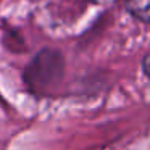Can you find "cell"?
I'll return each mask as SVG.
<instances>
[{
	"mask_svg": "<svg viewBox=\"0 0 150 150\" xmlns=\"http://www.w3.org/2000/svg\"><path fill=\"white\" fill-rule=\"evenodd\" d=\"M144 71H145V74H149L150 76V53L149 55L145 57V58H144Z\"/></svg>",
	"mask_w": 150,
	"mask_h": 150,
	"instance_id": "obj_2",
	"label": "cell"
},
{
	"mask_svg": "<svg viewBox=\"0 0 150 150\" xmlns=\"http://www.w3.org/2000/svg\"><path fill=\"white\" fill-rule=\"evenodd\" d=\"M124 5L132 16L150 23V0H124Z\"/></svg>",
	"mask_w": 150,
	"mask_h": 150,
	"instance_id": "obj_1",
	"label": "cell"
},
{
	"mask_svg": "<svg viewBox=\"0 0 150 150\" xmlns=\"http://www.w3.org/2000/svg\"><path fill=\"white\" fill-rule=\"evenodd\" d=\"M95 2H108V0H95Z\"/></svg>",
	"mask_w": 150,
	"mask_h": 150,
	"instance_id": "obj_3",
	"label": "cell"
}]
</instances>
